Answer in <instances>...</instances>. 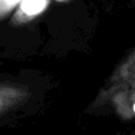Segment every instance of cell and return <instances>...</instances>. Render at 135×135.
<instances>
[{
    "mask_svg": "<svg viewBox=\"0 0 135 135\" xmlns=\"http://www.w3.org/2000/svg\"><path fill=\"white\" fill-rule=\"evenodd\" d=\"M135 89V49L113 71L105 85L96 96L91 108H100L112 101L116 94Z\"/></svg>",
    "mask_w": 135,
    "mask_h": 135,
    "instance_id": "1",
    "label": "cell"
},
{
    "mask_svg": "<svg viewBox=\"0 0 135 135\" xmlns=\"http://www.w3.org/2000/svg\"><path fill=\"white\" fill-rule=\"evenodd\" d=\"M30 97V91L20 84H0V114L23 104Z\"/></svg>",
    "mask_w": 135,
    "mask_h": 135,
    "instance_id": "2",
    "label": "cell"
},
{
    "mask_svg": "<svg viewBox=\"0 0 135 135\" xmlns=\"http://www.w3.org/2000/svg\"><path fill=\"white\" fill-rule=\"evenodd\" d=\"M46 4L47 0H25L21 6V12L26 17H33L42 12Z\"/></svg>",
    "mask_w": 135,
    "mask_h": 135,
    "instance_id": "3",
    "label": "cell"
}]
</instances>
